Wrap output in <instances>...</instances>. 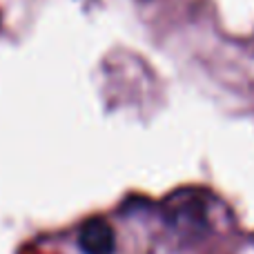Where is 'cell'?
Wrapping results in <instances>:
<instances>
[{
	"instance_id": "obj_2",
	"label": "cell",
	"mask_w": 254,
	"mask_h": 254,
	"mask_svg": "<svg viewBox=\"0 0 254 254\" xmlns=\"http://www.w3.org/2000/svg\"><path fill=\"white\" fill-rule=\"evenodd\" d=\"M78 248L83 254H114V228L105 219H89L78 232Z\"/></svg>"
},
{
	"instance_id": "obj_1",
	"label": "cell",
	"mask_w": 254,
	"mask_h": 254,
	"mask_svg": "<svg viewBox=\"0 0 254 254\" xmlns=\"http://www.w3.org/2000/svg\"><path fill=\"white\" fill-rule=\"evenodd\" d=\"M163 214L170 228L183 234H201L210 230L207 194L201 190H181L172 194L163 205Z\"/></svg>"
}]
</instances>
